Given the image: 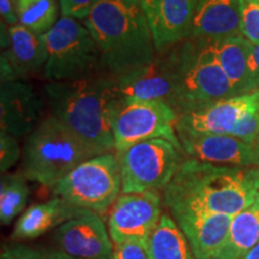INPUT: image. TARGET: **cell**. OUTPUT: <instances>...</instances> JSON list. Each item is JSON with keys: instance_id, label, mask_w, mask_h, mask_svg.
Segmentation results:
<instances>
[{"instance_id": "cell-6", "label": "cell", "mask_w": 259, "mask_h": 259, "mask_svg": "<svg viewBox=\"0 0 259 259\" xmlns=\"http://www.w3.org/2000/svg\"><path fill=\"white\" fill-rule=\"evenodd\" d=\"M44 36L47 82H77L108 74L96 41L79 19L61 16Z\"/></svg>"}, {"instance_id": "cell-26", "label": "cell", "mask_w": 259, "mask_h": 259, "mask_svg": "<svg viewBox=\"0 0 259 259\" xmlns=\"http://www.w3.org/2000/svg\"><path fill=\"white\" fill-rule=\"evenodd\" d=\"M241 35L251 44H259V2L239 0Z\"/></svg>"}, {"instance_id": "cell-15", "label": "cell", "mask_w": 259, "mask_h": 259, "mask_svg": "<svg viewBox=\"0 0 259 259\" xmlns=\"http://www.w3.org/2000/svg\"><path fill=\"white\" fill-rule=\"evenodd\" d=\"M181 149L186 157L231 167H255L254 145L232 135L200 134L177 130Z\"/></svg>"}, {"instance_id": "cell-2", "label": "cell", "mask_w": 259, "mask_h": 259, "mask_svg": "<svg viewBox=\"0 0 259 259\" xmlns=\"http://www.w3.org/2000/svg\"><path fill=\"white\" fill-rule=\"evenodd\" d=\"M109 76L153 61L157 51L139 0H102L84 21Z\"/></svg>"}, {"instance_id": "cell-3", "label": "cell", "mask_w": 259, "mask_h": 259, "mask_svg": "<svg viewBox=\"0 0 259 259\" xmlns=\"http://www.w3.org/2000/svg\"><path fill=\"white\" fill-rule=\"evenodd\" d=\"M48 112L78 137L94 156L114 150L109 108L115 99L109 74L77 82H47Z\"/></svg>"}, {"instance_id": "cell-16", "label": "cell", "mask_w": 259, "mask_h": 259, "mask_svg": "<svg viewBox=\"0 0 259 259\" xmlns=\"http://www.w3.org/2000/svg\"><path fill=\"white\" fill-rule=\"evenodd\" d=\"M155 48L163 52L189 38L197 0H139Z\"/></svg>"}, {"instance_id": "cell-23", "label": "cell", "mask_w": 259, "mask_h": 259, "mask_svg": "<svg viewBox=\"0 0 259 259\" xmlns=\"http://www.w3.org/2000/svg\"><path fill=\"white\" fill-rule=\"evenodd\" d=\"M149 259H194L189 242L170 213H163L147 244Z\"/></svg>"}, {"instance_id": "cell-10", "label": "cell", "mask_w": 259, "mask_h": 259, "mask_svg": "<svg viewBox=\"0 0 259 259\" xmlns=\"http://www.w3.org/2000/svg\"><path fill=\"white\" fill-rule=\"evenodd\" d=\"M162 215V198L156 191L121 193L112 205L108 218L113 244L136 242L147 246Z\"/></svg>"}, {"instance_id": "cell-32", "label": "cell", "mask_w": 259, "mask_h": 259, "mask_svg": "<svg viewBox=\"0 0 259 259\" xmlns=\"http://www.w3.org/2000/svg\"><path fill=\"white\" fill-rule=\"evenodd\" d=\"M0 14H2V21L10 27L18 24V18L11 0H0Z\"/></svg>"}, {"instance_id": "cell-12", "label": "cell", "mask_w": 259, "mask_h": 259, "mask_svg": "<svg viewBox=\"0 0 259 259\" xmlns=\"http://www.w3.org/2000/svg\"><path fill=\"white\" fill-rule=\"evenodd\" d=\"M48 109L45 94L27 80L0 83V130L16 138L28 137Z\"/></svg>"}, {"instance_id": "cell-28", "label": "cell", "mask_w": 259, "mask_h": 259, "mask_svg": "<svg viewBox=\"0 0 259 259\" xmlns=\"http://www.w3.org/2000/svg\"><path fill=\"white\" fill-rule=\"evenodd\" d=\"M102 0H59L61 16L84 21Z\"/></svg>"}, {"instance_id": "cell-7", "label": "cell", "mask_w": 259, "mask_h": 259, "mask_svg": "<svg viewBox=\"0 0 259 259\" xmlns=\"http://www.w3.org/2000/svg\"><path fill=\"white\" fill-rule=\"evenodd\" d=\"M115 155L120 166L121 193L164 191L186 160L183 149L163 138L138 142Z\"/></svg>"}, {"instance_id": "cell-35", "label": "cell", "mask_w": 259, "mask_h": 259, "mask_svg": "<svg viewBox=\"0 0 259 259\" xmlns=\"http://www.w3.org/2000/svg\"><path fill=\"white\" fill-rule=\"evenodd\" d=\"M254 166L259 168V147L254 145Z\"/></svg>"}, {"instance_id": "cell-4", "label": "cell", "mask_w": 259, "mask_h": 259, "mask_svg": "<svg viewBox=\"0 0 259 259\" xmlns=\"http://www.w3.org/2000/svg\"><path fill=\"white\" fill-rule=\"evenodd\" d=\"M178 97V115L236 96L216 58L211 41L187 40L169 48Z\"/></svg>"}, {"instance_id": "cell-29", "label": "cell", "mask_w": 259, "mask_h": 259, "mask_svg": "<svg viewBox=\"0 0 259 259\" xmlns=\"http://www.w3.org/2000/svg\"><path fill=\"white\" fill-rule=\"evenodd\" d=\"M0 259H51V257L47 252L28 246H8L3 250Z\"/></svg>"}, {"instance_id": "cell-19", "label": "cell", "mask_w": 259, "mask_h": 259, "mask_svg": "<svg viewBox=\"0 0 259 259\" xmlns=\"http://www.w3.org/2000/svg\"><path fill=\"white\" fill-rule=\"evenodd\" d=\"M85 210L73 206L60 197L29 206L17 220L12 232V239H35L50 229L58 228L69 220L76 218Z\"/></svg>"}, {"instance_id": "cell-13", "label": "cell", "mask_w": 259, "mask_h": 259, "mask_svg": "<svg viewBox=\"0 0 259 259\" xmlns=\"http://www.w3.org/2000/svg\"><path fill=\"white\" fill-rule=\"evenodd\" d=\"M54 241L59 251L80 259H113L109 232L99 213L83 211L58 227Z\"/></svg>"}, {"instance_id": "cell-25", "label": "cell", "mask_w": 259, "mask_h": 259, "mask_svg": "<svg viewBox=\"0 0 259 259\" xmlns=\"http://www.w3.org/2000/svg\"><path fill=\"white\" fill-rule=\"evenodd\" d=\"M29 193L28 179L21 171L2 174L0 180V222L8 226L27 205Z\"/></svg>"}, {"instance_id": "cell-37", "label": "cell", "mask_w": 259, "mask_h": 259, "mask_svg": "<svg viewBox=\"0 0 259 259\" xmlns=\"http://www.w3.org/2000/svg\"><path fill=\"white\" fill-rule=\"evenodd\" d=\"M258 2H259V0H258Z\"/></svg>"}, {"instance_id": "cell-30", "label": "cell", "mask_w": 259, "mask_h": 259, "mask_svg": "<svg viewBox=\"0 0 259 259\" xmlns=\"http://www.w3.org/2000/svg\"><path fill=\"white\" fill-rule=\"evenodd\" d=\"M113 259H149L147 246L136 242L114 245Z\"/></svg>"}, {"instance_id": "cell-33", "label": "cell", "mask_w": 259, "mask_h": 259, "mask_svg": "<svg viewBox=\"0 0 259 259\" xmlns=\"http://www.w3.org/2000/svg\"><path fill=\"white\" fill-rule=\"evenodd\" d=\"M50 257L51 259H80V258H76L72 257V255H69L61 251H53L50 252Z\"/></svg>"}, {"instance_id": "cell-14", "label": "cell", "mask_w": 259, "mask_h": 259, "mask_svg": "<svg viewBox=\"0 0 259 259\" xmlns=\"http://www.w3.org/2000/svg\"><path fill=\"white\" fill-rule=\"evenodd\" d=\"M168 210L185 235L193 258L216 259L228 238L232 216L184 206Z\"/></svg>"}, {"instance_id": "cell-24", "label": "cell", "mask_w": 259, "mask_h": 259, "mask_svg": "<svg viewBox=\"0 0 259 259\" xmlns=\"http://www.w3.org/2000/svg\"><path fill=\"white\" fill-rule=\"evenodd\" d=\"M18 24L45 35L61 17L59 0H11Z\"/></svg>"}, {"instance_id": "cell-1", "label": "cell", "mask_w": 259, "mask_h": 259, "mask_svg": "<svg viewBox=\"0 0 259 259\" xmlns=\"http://www.w3.org/2000/svg\"><path fill=\"white\" fill-rule=\"evenodd\" d=\"M259 193L258 167L216 166L186 157L163 191V202L173 206L235 216Z\"/></svg>"}, {"instance_id": "cell-17", "label": "cell", "mask_w": 259, "mask_h": 259, "mask_svg": "<svg viewBox=\"0 0 259 259\" xmlns=\"http://www.w3.org/2000/svg\"><path fill=\"white\" fill-rule=\"evenodd\" d=\"M242 36L239 0H197L189 38L219 41Z\"/></svg>"}, {"instance_id": "cell-5", "label": "cell", "mask_w": 259, "mask_h": 259, "mask_svg": "<svg viewBox=\"0 0 259 259\" xmlns=\"http://www.w3.org/2000/svg\"><path fill=\"white\" fill-rule=\"evenodd\" d=\"M94 157L83 142L48 113L25 138L21 173L30 181L54 187L74 168Z\"/></svg>"}, {"instance_id": "cell-36", "label": "cell", "mask_w": 259, "mask_h": 259, "mask_svg": "<svg viewBox=\"0 0 259 259\" xmlns=\"http://www.w3.org/2000/svg\"><path fill=\"white\" fill-rule=\"evenodd\" d=\"M254 145H257V147H259V132H258L257 139H255V143H254Z\"/></svg>"}, {"instance_id": "cell-8", "label": "cell", "mask_w": 259, "mask_h": 259, "mask_svg": "<svg viewBox=\"0 0 259 259\" xmlns=\"http://www.w3.org/2000/svg\"><path fill=\"white\" fill-rule=\"evenodd\" d=\"M178 113L161 101L115 97L109 108L115 154L138 142L163 138L181 148L177 135Z\"/></svg>"}, {"instance_id": "cell-34", "label": "cell", "mask_w": 259, "mask_h": 259, "mask_svg": "<svg viewBox=\"0 0 259 259\" xmlns=\"http://www.w3.org/2000/svg\"><path fill=\"white\" fill-rule=\"evenodd\" d=\"M244 259H259V242L245 255Z\"/></svg>"}, {"instance_id": "cell-18", "label": "cell", "mask_w": 259, "mask_h": 259, "mask_svg": "<svg viewBox=\"0 0 259 259\" xmlns=\"http://www.w3.org/2000/svg\"><path fill=\"white\" fill-rule=\"evenodd\" d=\"M257 94L234 96L221 100L199 111L180 115L177 130L200 134L231 135L240 116L253 105Z\"/></svg>"}, {"instance_id": "cell-27", "label": "cell", "mask_w": 259, "mask_h": 259, "mask_svg": "<svg viewBox=\"0 0 259 259\" xmlns=\"http://www.w3.org/2000/svg\"><path fill=\"white\" fill-rule=\"evenodd\" d=\"M18 138L9 132L0 130V170L8 173L19 160H22V149Z\"/></svg>"}, {"instance_id": "cell-9", "label": "cell", "mask_w": 259, "mask_h": 259, "mask_svg": "<svg viewBox=\"0 0 259 259\" xmlns=\"http://www.w3.org/2000/svg\"><path fill=\"white\" fill-rule=\"evenodd\" d=\"M76 208L99 213L106 212L118 199L121 191L120 166L115 154L94 156L80 163L52 187Z\"/></svg>"}, {"instance_id": "cell-31", "label": "cell", "mask_w": 259, "mask_h": 259, "mask_svg": "<svg viewBox=\"0 0 259 259\" xmlns=\"http://www.w3.org/2000/svg\"><path fill=\"white\" fill-rule=\"evenodd\" d=\"M251 74L253 92L259 90V44L251 45Z\"/></svg>"}, {"instance_id": "cell-20", "label": "cell", "mask_w": 259, "mask_h": 259, "mask_svg": "<svg viewBox=\"0 0 259 259\" xmlns=\"http://www.w3.org/2000/svg\"><path fill=\"white\" fill-rule=\"evenodd\" d=\"M2 54L18 71L22 79L27 80L30 74H44L48 58L46 40L44 35L23 25H12L10 27V45Z\"/></svg>"}, {"instance_id": "cell-11", "label": "cell", "mask_w": 259, "mask_h": 259, "mask_svg": "<svg viewBox=\"0 0 259 259\" xmlns=\"http://www.w3.org/2000/svg\"><path fill=\"white\" fill-rule=\"evenodd\" d=\"M115 97L161 101L178 113L176 78L170 50L157 52L153 61L119 76H109Z\"/></svg>"}, {"instance_id": "cell-22", "label": "cell", "mask_w": 259, "mask_h": 259, "mask_svg": "<svg viewBox=\"0 0 259 259\" xmlns=\"http://www.w3.org/2000/svg\"><path fill=\"white\" fill-rule=\"evenodd\" d=\"M259 242V193L248 208L232 218L228 238L216 259H244Z\"/></svg>"}, {"instance_id": "cell-21", "label": "cell", "mask_w": 259, "mask_h": 259, "mask_svg": "<svg viewBox=\"0 0 259 259\" xmlns=\"http://www.w3.org/2000/svg\"><path fill=\"white\" fill-rule=\"evenodd\" d=\"M211 44L235 95L254 93L250 65L251 42L242 36H236L211 41Z\"/></svg>"}]
</instances>
